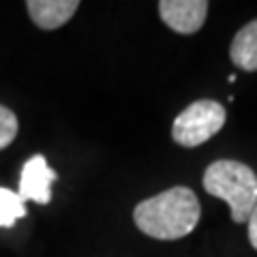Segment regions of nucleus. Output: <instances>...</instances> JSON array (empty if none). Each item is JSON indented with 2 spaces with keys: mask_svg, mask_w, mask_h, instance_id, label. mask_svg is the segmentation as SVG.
I'll list each match as a JSON object with an SVG mask.
<instances>
[{
  "mask_svg": "<svg viewBox=\"0 0 257 257\" xmlns=\"http://www.w3.org/2000/svg\"><path fill=\"white\" fill-rule=\"evenodd\" d=\"M18 131H20L18 116L9 107L0 105V150L11 146V142L18 138Z\"/></svg>",
  "mask_w": 257,
  "mask_h": 257,
  "instance_id": "nucleus-9",
  "label": "nucleus"
},
{
  "mask_svg": "<svg viewBox=\"0 0 257 257\" xmlns=\"http://www.w3.org/2000/svg\"><path fill=\"white\" fill-rule=\"evenodd\" d=\"M204 189L212 197L227 202L234 223H246L257 204V176L240 161L221 159L206 167Z\"/></svg>",
  "mask_w": 257,
  "mask_h": 257,
  "instance_id": "nucleus-2",
  "label": "nucleus"
},
{
  "mask_svg": "<svg viewBox=\"0 0 257 257\" xmlns=\"http://www.w3.org/2000/svg\"><path fill=\"white\" fill-rule=\"evenodd\" d=\"M246 225H248V240H251V244H253V248L257 251V204H255V208H253V212H251V216H248V221H246Z\"/></svg>",
  "mask_w": 257,
  "mask_h": 257,
  "instance_id": "nucleus-10",
  "label": "nucleus"
},
{
  "mask_svg": "<svg viewBox=\"0 0 257 257\" xmlns=\"http://www.w3.org/2000/svg\"><path fill=\"white\" fill-rule=\"evenodd\" d=\"M202 206L189 187H172L155 197L140 202L133 221L142 234L155 240H180L199 223Z\"/></svg>",
  "mask_w": 257,
  "mask_h": 257,
  "instance_id": "nucleus-1",
  "label": "nucleus"
},
{
  "mask_svg": "<svg viewBox=\"0 0 257 257\" xmlns=\"http://www.w3.org/2000/svg\"><path fill=\"white\" fill-rule=\"evenodd\" d=\"M206 0H161L159 15L167 28L178 35H193L204 26L208 15Z\"/></svg>",
  "mask_w": 257,
  "mask_h": 257,
  "instance_id": "nucleus-5",
  "label": "nucleus"
},
{
  "mask_svg": "<svg viewBox=\"0 0 257 257\" xmlns=\"http://www.w3.org/2000/svg\"><path fill=\"white\" fill-rule=\"evenodd\" d=\"M26 212V206H24V199L18 195L15 191L0 187V227H13L15 221L24 219Z\"/></svg>",
  "mask_w": 257,
  "mask_h": 257,
  "instance_id": "nucleus-8",
  "label": "nucleus"
},
{
  "mask_svg": "<svg viewBox=\"0 0 257 257\" xmlns=\"http://www.w3.org/2000/svg\"><path fill=\"white\" fill-rule=\"evenodd\" d=\"M227 111L219 101L199 99L184 107L172 124V140L182 148H197L223 128Z\"/></svg>",
  "mask_w": 257,
  "mask_h": 257,
  "instance_id": "nucleus-3",
  "label": "nucleus"
},
{
  "mask_svg": "<svg viewBox=\"0 0 257 257\" xmlns=\"http://www.w3.org/2000/svg\"><path fill=\"white\" fill-rule=\"evenodd\" d=\"M229 58L240 71H257V20L244 24L236 32L229 47Z\"/></svg>",
  "mask_w": 257,
  "mask_h": 257,
  "instance_id": "nucleus-7",
  "label": "nucleus"
},
{
  "mask_svg": "<svg viewBox=\"0 0 257 257\" xmlns=\"http://www.w3.org/2000/svg\"><path fill=\"white\" fill-rule=\"evenodd\" d=\"M26 9L30 20L43 30H58L79 9L77 0H28Z\"/></svg>",
  "mask_w": 257,
  "mask_h": 257,
  "instance_id": "nucleus-6",
  "label": "nucleus"
},
{
  "mask_svg": "<svg viewBox=\"0 0 257 257\" xmlns=\"http://www.w3.org/2000/svg\"><path fill=\"white\" fill-rule=\"evenodd\" d=\"M56 180V172L47 165L43 155L30 157L22 167L18 195L26 202H35L39 206H47L52 202V182Z\"/></svg>",
  "mask_w": 257,
  "mask_h": 257,
  "instance_id": "nucleus-4",
  "label": "nucleus"
}]
</instances>
